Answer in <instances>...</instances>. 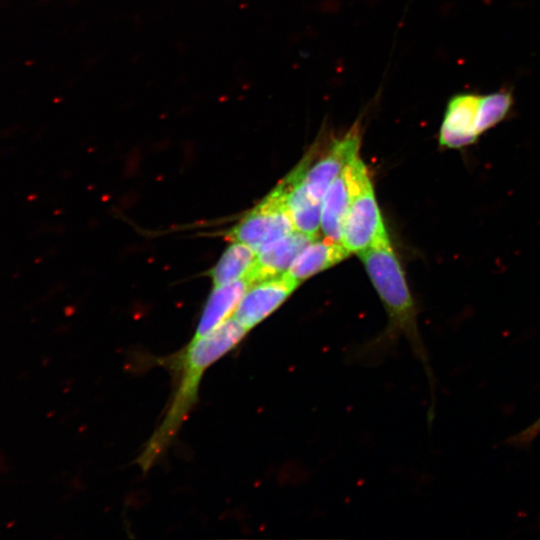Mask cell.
<instances>
[{
	"label": "cell",
	"mask_w": 540,
	"mask_h": 540,
	"mask_svg": "<svg viewBox=\"0 0 540 540\" xmlns=\"http://www.w3.org/2000/svg\"><path fill=\"white\" fill-rule=\"evenodd\" d=\"M540 433V418L529 428L520 433L515 440L518 443H525L531 441L535 436Z\"/></svg>",
	"instance_id": "obj_15"
},
{
	"label": "cell",
	"mask_w": 540,
	"mask_h": 540,
	"mask_svg": "<svg viewBox=\"0 0 540 540\" xmlns=\"http://www.w3.org/2000/svg\"><path fill=\"white\" fill-rule=\"evenodd\" d=\"M249 287L246 278L216 285L204 306L193 338L207 334L233 316Z\"/></svg>",
	"instance_id": "obj_11"
},
{
	"label": "cell",
	"mask_w": 540,
	"mask_h": 540,
	"mask_svg": "<svg viewBox=\"0 0 540 540\" xmlns=\"http://www.w3.org/2000/svg\"><path fill=\"white\" fill-rule=\"evenodd\" d=\"M349 253L341 242L326 237L323 240L315 239L297 255L286 274L301 283L308 277L339 263Z\"/></svg>",
	"instance_id": "obj_12"
},
{
	"label": "cell",
	"mask_w": 540,
	"mask_h": 540,
	"mask_svg": "<svg viewBox=\"0 0 540 540\" xmlns=\"http://www.w3.org/2000/svg\"><path fill=\"white\" fill-rule=\"evenodd\" d=\"M515 99L511 89L501 88L481 95L478 133L494 128L504 121L514 107Z\"/></svg>",
	"instance_id": "obj_14"
},
{
	"label": "cell",
	"mask_w": 540,
	"mask_h": 540,
	"mask_svg": "<svg viewBox=\"0 0 540 540\" xmlns=\"http://www.w3.org/2000/svg\"><path fill=\"white\" fill-rule=\"evenodd\" d=\"M256 259V250L247 244L233 241L210 271L214 285L246 278L254 267Z\"/></svg>",
	"instance_id": "obj_13"
},
{
	"label": "cell",
	"mask_w": 540,
	"mask_h": 540,
	"mask_svg": "<svg viewBox=\"0 0 540 540\" xmlns=\"http://www.w3.org/2000/svg\"><path fill=\"white\" fill-rule=\"evenodd\" d=\"M386 233L373 187L369 181L359 191L350 206L343 227L341 244L349 252L358 254Z\"/></svg>",
	"instance_id": "obj_6"
},
{
	"label": "cell",
	"mask_w": 540,
	"mask_h": 540,
	"mask_svg": "<svg viewBox=\"0 0 540 540\" xmlns=\"http://www.w3.org/2000/svg\"><path fill=\"white\" fill-rule=\"evenodd\" d=\"M299 284L286 273L259 281L248 288L232 317L250 330L273 313Z\"/></svg>",
	"instance_id": "obj_8"
},
{
	"label": "cell",
	"mask_w": 540,
	"mask_h": 540,
	"mask_svg": "<svg viewBox=\"0 0 540 540\" xmlns=\"http://www.w3.org/2000/svg\"><path fill=\"white\" fill-rule=\"evenodd\" d=\"M360 142V125L355 123L343 136L333 138L322 154L318 143L309 150L310 163L304 176V186L314 201L322 203L330 184L358 157Z\"/></svg>",
	"instance_id": "obj_4"
},
{
	"label": "cell",
	"mask_w": 540,
	"mask_h": 540,
	"mask_svg": "<svg viewBox=\"0 0 540 540\" xmlns=\"http://www.w3.org/2000/svg\"><path fill=\"white\" fill-rule=\"evenodd\" d=\"M315 239L317 235L294 230L262 247L257 251L255 265L246 277L250 286L286 273L302 249Z\"/></svg>",
	"instance_id": "obj_10"
},
{
	"label": "cell",
	"mask_w": 540,
	"mask_h": 540,
	"mask_svg": "<svg viewBox=\"0 0 540 540\" xmlns=\"http://www.w3.org/2000/svg\"><path fill=\"white\" fill-rule=\"evenodd\" d=\"M310 163L307 153L301 162L278 184L283 192L294 228L317 235L321 228V202L314 201L304 186V176Z\"/></svg>",
	"instance_id": "obj_9"
},
{
	"label": "cell",
	"mask_w": 540,
	"mask_h": 540,
	"mask_svg": "<svg viewBox=\"0 0 540 540\" xmlns=\"http://www.w3.org/2000/svg\"><path fill=\"white\" fill-rule=\"evenodd\" d=\"M481 95L477 92H460L449 99L439 130L440 146L461 149L478 140Z\"/></svg>",
	"instance_id": "obj_7"
},
{
	"label": "cell",
	"mask_w": 540,
	"mask_h": 540,
	"mask_svg": "<svg viewBox=\"0 0 540 540\" xmlns=\"http://www.w3.org/2000/svg\"><path fill=\"white\" fill-rule=\"evenodd\" d=\"M369 181L364 163L356 157L330 184L321 205V229L326 238L341 242L350 206L359 191Z\"/></svg>",
	"instance_id": "obj_5"
},
{
	"label": "cell",
	"mask_w": 540,
	"mask_h": 540,
	"mask_svg": "<svg viewBox=\"0 0 540 540\" xmlns=\"http://www.w3.org/2000/svg\"><path fill=\"white\" fill-rule=\"evenodd\" d=\"M389 316L387 330L351 356L363 363H377L385 358L397 339L403 335L415 356L429 369L428 357L416 326V312L403 270L391 247L388 234L358 253Z\"/></svg>",
	"instance_id": "obj_2"
},
{
	"label": "cell",
	"mask_w": 540,
	"mask_h": 540,
	"mask_svg": "<svg viewBox=\"0 0 540 540\" xmlns=\"http://www.w3.org/2000/svg\"><path fill=\"white\" fill-rule=\"evenodd\" d=\"M294 230L283 192L277 185L228 235L232 241L247 244L258 251Z\"/></svg>",
	"instance_id": "obj_3"
},
{
	"label": "cell",
	"mask_w": 540,
	"mask_h": 540,
	"mask_svg": "<svg viewBox=\"0 0 540 540\" xmlns=\"http://www.w3.org/2000/svg\"><path fill=\"white\" fill-rule=\"evenodd\" d=\"M248 331L231 317L207 334L192 338L187 346L176 354L161 359V363L173 375L174 390L162 421L137 458L143 471L149 470L170 445L196 404L199 384L205 371L232 351Z\"/></svg>",
	"instance_id": "obj_1"
}]
</instances>
